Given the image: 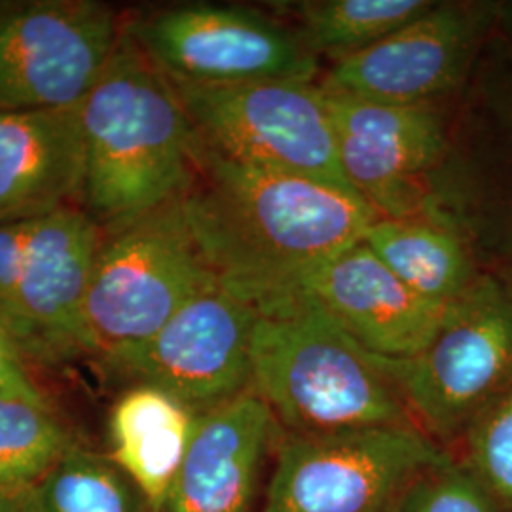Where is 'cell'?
Masks as SVG:
<instances>
[{
	"label": "cell",
	"instance_id": "cell-1",
	"mask_svg": "<svg viewBox=\"0 0 512 512\" xmlns=\"http://www.w3.org/2000/svg\"><path fill=\"white\" fill-rule=\"evenodd\" d=\"M181 207L217 281L255 310L294 294L300 275L378 219L351 190L239 162L200 137Z\"/></svg>",
	"mask_w": 512,
	"mask_h": 512
},
{
	"label": "cell",
	"instance_id": "cell-2",
	"mask_svg": "<svg viewBox=\"0 0 512 512\" xmlns=\"http://www.w3.org/2000/svg\"><path fill=\"white\" fill-rule=\"evenodd\" d=\"M82 124V209L101 230L181 200L194 181V124L169 76L124 29L109 63L82 99Z\"/></svg>",
	"mask_w": 512,
	"mask_h": 512
},
{
	"label": "cell",
	"instance_id": "cell-3",
	"mask_svg": "<svg viewBox=\"0 0 512 512\" xmlns=\"http://www.w3.org/2000/svg\"><path fill=\"white\" fill-rule=\"evenodd\" d=\"M251 391L287 433L416 425L382 357L302 294L256 310Z\"/></svg>",
	"mask_w": 512,
	"mask_h": 512
},
{
	"label": "cell",
	"instance_id": "cell-4",
	"mask_svg": "<svg viewBox=\"0 0 512 512\" xmlns=\"http://www.w3.org/2000/svg\"><path fill=\"white\" fill-rule=\"evenodd\" d=\"M86 304L88 357L97 363L152 338L217 281L181 200L101 230Z\"/></svg>",
	"mask_w": 512,
	"mask_h": 512
},
{
	"label": "cell",
	"instance_id": "cell-5",
	"mask_svg": "<svg viewBox=\"0 0 512 512\" xmlns=\"http://www.w3.org/2000/svg\"><path fill=\"white\" fill-rule=\"evenodd\" d=\"M382 363L425 435L439 444L461 439L512 387L511 285L482 275L418 355Z\"/></svg>",
	"mask_w": 512,
	"mask_h": 512
},
{
	"label": "cell",
	"instance_id": "cell-6",
	"mask_svg": "<svg viewBox=\"0 0 512 512\" xmlns=\"http://www.w3.org/2000/svg\"><path fill=\"white\" fill-rule=\"evenodd\" d=\"M446 452L418 425L287 433L260 512H399L414 478Z\"/></svg>",
	"mask_w": 512,
	"mask_h": 512
},
{
	"label": "cell",
	"instance_id": "cell-7",
	"mask_svg": "<svg viewBox=\"0 0 512 512\" xmlns=\"http://www.w3.org/2000/svg\"><path fill=\"white\" fill-rule=\"evenodd\" d=\"M169 80L198 137L220 154L355 192L340 165L321 86L287 80L220 86Z\"/></svg>",
	"mask_w": 512,
	"mask_h": 512
},
{
	"label": "cell",
	"instance_id": "cell-8",
	"mask_svg": "<svg viewBox=\"0 0 512 512\" xmlns=\"http://www.w3.org/2000/svg\"><path fill=\"white\" fill-rule=\"evenodd\" d=\"M122 29L173 80L313 84L319 73L317 57L296 31L249 8L184 4L143 14Z\"/></svg>",
	"mask_w": 512,
	"mask_h": 512
},
{
	"label": "cell",
	"instance_id": "cell-9",
	"mask_svg": "<svg viewBox=\"0 0 512 512\" xmlns=\"http://www.w3.org/2000/svg\"><path fill=\"white\" fill-rule=\"evenodd\" d=\"M124 23L95 0H0V110L80 103Z\"/></svg>",
	"mask_w": 512,
	"mask_h": 512
},
{
	"label": "cell",
	"instance_id": "cell-10",
	"mask_svg": "<svg viewBox=\"0 0 512 512\" xmlns=\"http://www.w3.org/2000/svg\"><path fill=\"white\" fill-rule=\"evenodd\" d=\"M255 323V308L215 283L147 342L99 365L131 385L164 389L200 416L251 391Z\"/></svg>",
	"mask_w": 512,
	"mask_h": 512
},
{
	"label": "cell",
	"instance_id": "cell-11",
	"mask_svg": "<svg viewBox=\"0 0 512 512\" xmlns=\"http://www.w3.org/2000/svg\"><path fill=\"white\" fill-rule=\"evenodd\" d=\"M323 93L342 171L378 217H446L431 186L450 147L435 103L384 105Z\"/></svg>",
	"mask_w": 512,
	"mask_h": 512
},
{
	"label": "cell",
	"instance_id": "cell-12",
	"mask_svg": "<svg viewBox=\"0 0 512 512\" xmlns=\"http://www.w3.org/2000/svg\"><path fill=\"white\" fill-rule=\"evenodd\" d=\"M497 4L435 2L361 54L334 63L325 92L384 105H431L467 82Z\"/></svg>",
	"mask_w": 512,
	"mask_h": 512
},
{
	"label": "cell",
	"instance_id": "cell-13",
	"mask_svg": "<svg viewBox=\"0 0 512 512\" xmlns=\"http://www.w3.org/2000/svg\"><path fill=\"white\" fill-rule=\"evenodd\" d=\"M101 234L82 207L33 220L18 289L2 325L29 363L59 366L88 357L86 304Z\"/></svg>",
	"mask_w": 512,
	"mask_h": 512
},
{
	"label": "cell",
	"instance_id": "cell-14",
	"mask_svg": "<svg viewBox=\"0 0 512 512\" xmlns=\"http://www.w3.org/2000/svg\"><path fill=\"white\" fill-rule=\"evenodd\" d=\"M368 353L385 359L418 355L439 332L450 306L408 289L365 241L317 262L294 283Z\"/></svg>",
	"mask_w": 512,
	"mask_h": 512
},
{
	"label": "cell",
	"instance_id": "cell-15",
	"mask_svg": "<svg viewBox=\"0 0 512 512\" xmlns=\"http://www.w3.org/2000/svg\"><path fill=\"white\" fill-rule=\"evenodd\" d=\"M84 188L82 101L52 109L0 110V224L82 207Z\"/></svg>",
	"mask_w": 512,
	"mask_h": 512
},
{
	"label": "cell",
	"instance_id": "cell-16",
	"mask_svg": "<svg viewBox=\"0 0 512 512\" xmlns=\"http://www.w3.org/2000/svg\"><path fill=\"white\" fill-rule=\"evenodd\" d=\"M275 427L255 391L200 414L165 512H255Z\"/></svg>",
	"mask_w": 512,
	"mask_h": 512
},
{
	"label": "cell",
	"instance_id": "cell-17",
	"mask_svg": "<svg viewBox=\"0 0 512 512\" xmlns=\"http://www.w3.org/2000/svg\"><path fill=\"white\" fill-rule=\"evenodd\" d=\"M484 78L478 131L437 200L444 215L501 270L512 255V50ZM475 253V251H473Z\"/></svg>",
	"mask_w": 512,
	"mask_h": 512
},
{
	"label": "cell",
	"instance_id": "cell-18",
	"mask_svg": "<svg viewBox=\"0 0 512 512\" xmlns=\"http://www.w3.org/2000/svg\"><path fill=\"white\" fill-rule=\"evenodd\" d=\"M198 414L154 385L128 387L109 416V458L165 512L194 435Z\"/></svg>",
	"mask_w": 512,
	"mask_h": 512
},
{
	"label": "cell",
	"instance_id": "cell-19",
	"mask_svg": "<svg viewBox=\"0 0 512 512\" xmlns=\"http://www.w3.org/2000/svg\"><path fill=\"white\" fill-rule=\"evenodd\" d=\"M363 241L408 289L450 306L480 281L473 247L448 217L378 219Z\"/></svg>",
	"mask_w": 512,
	"mask_h": 512
},
{
	"label": "cell",
	"instance_id": "cell-20",
	"mask_svg": "<svg viewBox=\"0 0 512 512\" xmlns=\"http://www.w3.org/2000/svg\"><path fill=\"white\" fill-rule=\"evenodd\" d=\"M25 494L33 512H156L107 452L76 440Z\"/></svg>",
	"mask_w": 512,
	"mask_h": 512
},
{
	"label": "cell",
	"instance_id": "cell-21",
	"mask_svg": "<svg viewBox=\"0 0 512 512\" xmlns=\"http://www.w3.org/2000/svg\"><path fill=\"white\" fill-rule=\"evenodd\" d=\"M431 0H313L294 6L298 37L311 54L342 61L427 14Z\"/></svg>",
	"mask_w": 512,
	"mask_h": 512
},
{
	"label": "cell",
	"instance_id": "cell-22",
	"mask_svg": "<svg viewBox=\"0 0 512 512\" xmlns=\"http://www.w3.org/2000/svg\"><path fill=\"white\" fill-rule=\"evenodd\" d=\"M73 442L52 406L0 397V488L31 486Z\"/></svg>",
	"mask_w": 512,
	"mask_h": 512
},
{
	"label": "cell",
	"instance_id": "cell-23",
	"mask_svg": "<svg viewBox=\"0 0 512 512\" xmlns=\"http://www.w3.org/2000/svg\"><path fill=\"white\" fill-rule=\"evenodd\" d=\"M461 440V463L512 512V387L476 416Z\"/></svg>",
	"mask_w": 512,
	"mask_h": 512
},
{
	"label": "cell",
	"instance_id": "cell-24",
	"mask_svg": "<svg viewBox=\"0 0 512 512\" xmlns=\"http://www.w3.org/2000/svg\"><path fill=\"white\" fill-rule=\"evenodd\" d=\"M399 512H505L484 484L446 452L414 478Z\"/></svg>",
	"mask_w": 512,
	"mask_h": 512
},
{
	"label": "cell",
	"instance_id": "cell-25",
	"mask_svg": "<svg viewBox=\"0 0 512 512\" xmlns=\"http://www.w3.org/2000/svg\"><path fill=\"white\" fill-rule=\"evenodd\" d=\"M31 228L33 220L0 224V327L14 302Z\"/></svg>",
	"mask_w": 512,
	"mask_h": 512
},
{
	"label": "cell",
	"instance_id": "cell-26",
	"mask_svg": "<svg viewBox=\"0 0 512 512\" xmlns=\"http://www.w3.org/2000/svg\"><path fill=\"white\" fill-rule=\"evenodd\" d=\"M0 397L23 399L29 403L50 406L46 395L38 387L29 361L16 346L12 336L0 327Z\"/></svg>",
	"mask_w": 512,
	"mask_h": 512
},
{
	"label": "cell",
	"instance_id": "cell-27",
	"mask_svg": "<svg viewBox=\"0 0 512 512\" xmlns=\"http://www.w3.org/2000/svg\"><path fill=\"white\" fill-rule=\"evenodd\" d=\"M0 512H33L29 499L23 490L0 488Z\"/></svg>",
	"mask_w": 512,
	"mask_h": 512
},
{
	"label": "cell",
	"instance_id": "cell-28",
	"mask_svg": "<svg viewBox=\"0 0 512 512\" xmlns=\"http://www.w3.org/2000/svg\"><path fill=\"white\" fill-rule=\"evenodd\" d=\"M495 23H499V27L503 29L507 44L512 50V2H505V4H497V16H495Z\"/></svg>",
	"mask_w": 512,
	"mask_h": 512
},
{
	"label": "cell",
	"instance_id": "cell-29",
	"mask_svg": "<svg viewBox=\"0 0 512 512\" xmlns=\"http://www.w3.org/2000/svg\"><path fill=\"white\" fill-rule=\"evenodd\" d=\"M505 272H507V274L511 275L512 277V255H511V258H509V260H507V264H505V266H503V274H505ZM512 287V285H511Z\"/></svg>",
	"mask_w": 512,
	"mask_h": 512
}]
</instances>
